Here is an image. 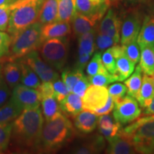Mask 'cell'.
Returning <instances> with one entry per match:
<instances>
[{
	"instance_id": "obj_40",
	"label": "cell",
	"mask_w": 154,
	"mask_h": 154,
	"mask_svg": "<svg viewBox=\"0 0 154 154\" xmlns=\"http://www.w3.org/2000/svg\"><path fill=\"white\" fill-rule=\"evenodd\" d=\"M54 88V96L58 102H60L69 94L68 88L63 82V80L58 79L52 82Z\"/></svg>"
},
{
	"instance_id": "obj_8",
	"label": "cell",
	"mask_w": 154,
	"mask_h": 154,
	"mask_svg": "<svg viewBox=\"0 0 154 154\" xmlns=\"http://www.w3.org/2000/svg\"><path fill=\"white\" fill-rule=\"evenodd\" d=\"M18 61L29 65L41 79L42 82H53L59 79V74L42 59L36 50L31 51Z\"/></svg>"
},
{
	"instance_id": "obj_6",
	"label": "cell",
	"mask_w": 154,
	"mask_h": 154,
	"mask_svg": "<svg viewBox=\"0 0 154 154\" xmlns=\"http://www.w3.org/2000/svg\"><path fill=\"white\" fill-rule=\"evenodd\" d=\"M121 134L131 140L137 153H154V121L140 125L129 135Z\"/></svg>"
},
{
	"instance_id": "obj_20",
	"label": "cell",
	"mask_w": 154,
	"mask_h": 154,
	"mask_svg": "<svg viewBox=\"0 0 154 154\" xmlns=\"http://www.w3.org/2000/svg\"><path fill=\"white\" fill-rule=\"evenodd\" d=\"M140 50V66L148 76L154 74V45L146 44L139 46Z\"/></svg>"
},
{
	"instance_id": "obj_52",
	"label": "cell",
	"mask_w": 154,
	"mask_h": 154,
	"mask_svg": "<svg viewBox=\"0 0 154 154\" xmlns=\"http://www.w3.org/2000/svg\"><path fill=\"white\" fill-rule=\"evenodd\" d=\"M16 0H0V5H11Z\"/></svg>"
},
{
	"instance_id": "obj_51",
	"label": "cell",
	"mask_w": 154,
	"mask_h": 154,
	"mask_svg": "<svg viewBox=\"0 0 154 154\" xmlns=\"http://www.w3.org/2000/svg\"><path fill=\"white\" fill-rule=\"evenodd\" d=\"M125 1L131 5H138L149 2L150 0H125Z\"/></svg>"
},
{
	"instance_id": "obj_17",
	"label": "cell",
	"mask_w": 154,
	"mask_h": 154,
	"mask_svg": "<svg viewBox=\"0 0 154 154\" xmlns=\"http://www.w3.org/2000/svg\"><path fill=\"white\" fill-rule=\"evenodd\" d=\"M99 121V117L92 111H82L75 116V126L79 131L84 134H89L96 129Z\"/></svg>"
},
{
	"instance_id": "obj_23",
	"label": "cell",
	"mask_w": 154,
	"mask_h": 154,
	"mask_svg": "<svg viewBox=\"0 0 154 154\" xmlns=\"http://www.w3.org/2000/svg\"><path fill=\"white\" fill-rule=\"evenodd\" d=\"M154 96V84L151 76L144 74L143 81L138 92L136 100L142 108H145L148 106L152 98Z\"/></svg>"
},
{
	"instance_id": "obj_1",
	"label": "cell",
	"mask_w": 154,
	"mask_h": 154,
	"mask_svg": "<svg viewBox=\"0 0 154 154\" xmlns=\"http://www.w3.org/2000/svg\"><path fill=\"white\" fill-rule=\"evenodd\" d=\"M44 116L39 107L23 110L12 123L8 147L11 153L37 152L44 126Z\"/></svg>"
},
{
	"instance_id": "obj_47",
	"label": "cell",
	"mask_w": 154,
	"mask_h": 154,
	"mask_svg": "<svg viewBox=\"0 0 154 154\" xmlns=\"http://www.w3.org/2000/svg\"><path fill=\"white\" fill-rule=\"evenodd\" d=\"M121 130V125L119 123L116 122V124L115 125L113 128L110 129H99V131L101 133L102 136L106 139L108 141L111 140V138L115 137L116 135H118L119 131Z\"/></svg>"
},
{
	"instance_id": "obj_31",
	"label": "cell",
	"mask_w": 154,
	"mask_h": 154,
	"mask_svg": "<svg viewBox=\"0 0 154 154\" xmlns=\"http://www.w3.org/2000/svg\"><path fill=\"white\" fill-rule=\"evenodd\" d=\"M96 29L90 31L79 36V51L92 56L95 51Z\"/></svg>"
},
{
	"instance_id": "obj_13",
	"label": "cell",
	"mask_w": 154,
	"mask_h": 154,
	"mask_svg": "<svg viewBox=\"0 0 154 154\" xmlns=\"http://www.w3.org/2000/svg\"><path fill=\"white\" fill-rule=\"evenodd\" d=\"M112 48L116 67V72L114 75L118 79V82H124L134 72L136 64L126 55L122 46L114 45Z\"/></svg>"
},
{
	"instance_id": "obj_24",
	"label": "cell",
	"mask_w": 154,
	"mask_h": 154,
	"mask_svg": "<svg viewBox=\"0 0 154 154\" xmlns=\"http://www.w3.org/2000/svg\"><path fill=\"white\" fill-rule=\"evenodd\" d=\"M23 109L11 98L0 107V124H7L14 121L22 112Z\"/></svg>"
},
{
	"instance_id": "obj_32",
	"label": "cell",
	"mask_w": 154,
	"mask_h": 154,
	"mask_svg": "<svg viewBox=\"0 0 154 154\" xmlns=\"http://www.w3.org/2000/svg\"><path fill=\"white\" fill-rule=\"evenodd\" d=\"M84 75H85L84 74V70L76 68V67L73 69H66L62 71L61 78L68 88L69 93L72 92L74 85Z\"/></svg>"
},
{
	"instance_id": "obj_14",
	"label": "cell",
	"mask_w": 154,
	"mask_h": 154,
	"mask_svg": "<svg viewBox=\"0 0 154 154\" xmlns=\"http://www.w3.org/2000/svg\"><path fill=\"white\" fill-rule=\"evenodd\" d=\"M121 23L118 14L113 9H109L100 23L98 32L120 41Z\"/></svg>"
},
{
	"instance_id": "obj_19",
	"label": "cell",
	"mask_w": 154,
	"mask_h": 154,
	"mask_svg": "<svg viewBox=\"0 0 154 154\" xmlns=\"http://www.w3.org/2000/svg\"><path fill=\"white\" fill-rule=\"evenodd\" d=\"M59 106L65 114L75 117L83 110L82 98L71 92L59 102Z\"/></svg>"
},
{
	"instance_id": "obj_12",
	"label": "cell",
	"mask_w": 154,
	"mask_h": 154,
	"mask_svg": "<svg viewBox=\"0 0 154 154\" xmlns=\"http://www.w3.org/2000/svg\"><path fill=\"white\" fill-rule=\"evenodd\" d=\"M111 2V0H76V11L101 20Z\"/></svg>"
},
{
	"instance_id": "obj_11",
	"label": "cell",
	"mask_w": 154,
	"mask_h": 154,
	"mask_svg": "<svg viewBox=\"0 0 154 154\" xmlns=\"http://www.w3.org/2000/svg\"><path fill=\"white\" fill-rule=\"evenodd\" d=\"M109 96L106 86L90 85L82 97L83 109L94 112L104 106Z\"/></svg>"
},
{
	"instance_id": "obj_48",
	"label": "cell",
	"mask_w": 154,
	"mask_h": 154,
	"mask_svg": "<svg viewBox=\"0 0 154 154\" xmlns=\"http://www.w3.org/2000/svg\"><path fill=\"white\" fill-rule=\"evenodd\" d=\"M114 105L115 103H114V101H113V99H112V97H111V96H109V98H108L106 103L104 106H103L102 108H101V109L95 111L94 113H95L98 116H101L103 114H109V113L113 109V108H114Z\"/></svg>"
},
{
	"instance_id": "obj_43",
	"label": "cell",
	"mask_w": 154,
	"mask_h": 154,
	"mask_svg": "<svg viewBox=\"0 0 154 154\" xmlns=\"http://www.w3.org/2000/svg\"><path fill=\"white\" fill-rule=\"evenodd\" d=\"M90 85H91V84H90L89 82H88V77H86L85 75H84V76L76 82V84H75L74 88H73L72 92L82 98L83 96L85 94L86 91L87 90V88H88V86Z\"/></svg>"
},
{
	"instance_id": "obj_15",
	"label": "cell",
	"mask_w": 154,
	"mask_h": 154,
	"mask_svg": "<svg viewBox=\"0 0 154 154\" xmlns=\"http://www.w3.org/2000/svg\"><path fill=\"white\" fill-rule=\"evenodd\" d=\"M71 32L72 27L69 22H54L44 24L41 32L42 43L50 38L65 37Z\"/></svg>"
},
{
	"instance_id": "obj_27",
	"label": "cell",
	"mask_w": 154,
	"mask_h": 154,
	"mask_svg": "<svg viewBox=\"0 0 154 154\" xmlns=\"http://www.w3.org/2000/svg\"><path fill=\"white\" fill-rule=\"evenodd\" d=\"M18 62L21 68L20 83L28 87L36 89L41 85V79L26 63L21 61H18Z\"/></svg>"
},
{
	"instance_id": "obj_53",
	"label": "cell",
	"mask_w": 154,
	"mask_h": 154,
	"mask_svg": "<svg viewBox=\"0 0 154 154\" xmlns=\"http://www.w3.org/2000/svg\"><path fill=\"white\" fill-rule=\"evenodd\" d=\"M3 79V76H2V65L0 64V83H1L2 80Z\"/></svg>"
},
{
	"instance_id": "obj_5",
	"label": "cell",
	"mask_w": 154,
	"mask_h": 154,
	"mask_svg": "<svg viewBox=\"0 0 154 154\" xmlns=\"http://www.w3.org/2000/svg\"><path fill=\"white\" fill-rule=\"evenodd\" d=\"M42 59L57 71H62L68 57L66 36L46 40L38 48Z\"/></svg>"
},
{
	"instance_id": "obj_45",
	"label": "cell",
	"mask_w": 154,
	"mask_h": 154,
	"mask_svg": "<svg viewBox=\"0 0 154 154\" xmlns=\"http://www.w3.org/2000/svg\"><path fill=\"white\" fill-rule=\"evenodd\" d=\"M98 124H99V129L106 130L113 128L116 124V121H115L114 122L112 117L109 114H103L101 115V116L99 118Z\"/></svg>"
},
{
	"instance_id": "obj_35",
	"label": "cell",
	"mask_w": 154,
	"mask_h": 154,
	"mask_svg": "<svg viewBox=\"0 0 154 154\" xmlns=\"http://www.w3.org/2000/svg\"><path fill=\"white\" fill-rule=\"evenodd\" d=\"M119 42H120L119 40L116 39L114 38L98 32L95 39V46L99 51H102L113 46L116 45Z\"/></svg>"
},
{
	"instance_id": "obj_34",
	"label": "cell",
	"mask_w": 154,
	"mask_h": 154,
	"mask_svg": "<svg viewBox=\"0 0 154 154\" xmlns=\"http://www.w3.org/2000/svg\"><path fill=\"white\" fill-rule=\"evenodd\" d=\"M88 82L91 85L106 86L111 83L118 82V79L114 74H111L110 73L106 74H98L94 76H88Z\"/></svg>"
},
{
	"instance_id": "obj_58",
	"label": "cell",
	"mask_w": 154,
	"mask_h": 154,
	"mask_svg": "<svg viewBox=\"0 0 154 154\" xmlns=\"http://www.w3.org/2000/svg\"><path fill=\"white\" fill-rule=\"evenodd\" d=\"M0 61H1V59H0Z\"/></svg>"
},
{
	"instance_id": "obj_30",
	"label": "cell",
	"mask_w": 154,
	"mask_h": 154,
	"mask_svg": "<svg viewBox=\"0 0 154 154\" xmlns=\"http://www.w3.org/2000/svg\"><path fill=\"white\" fill-rule=\"evenodd\" d=\"M42 113L46 121L54 119L57 115L61 113L58 101L54 96H48L42 99Z\"/></svg>"
},
{
	"instance_id": "obj_57",
	"label": "cell",
	"mask_w": 154,
	"mask_h": 154,
	"mask_svg": "<svg viewBox=\"0 0 154 154\" xmlns=\"http://www.w3.org/2000/svg\"><path fill=\"white\" fill-rule=\"evenodd\" d=\"M153 11H154V8H153Z\"/></svg>"
},
{
	"instance_id": "obj_37",
	"label": "cell",
	"mask_w": 154,
	"mask_h": 154,
	"mask_svg": "<svg viewBox=\"0 0 154 154\" xmlns=\"http://www.w3.org/2000/svg\"><path fill=\"white\" fill-rule=\"evenodd\" d=\"M101 59L103 65L108 72L111 74H115L116 72V59L112 47L107 49L106 51L103 52L101 55Z\"/></svg>"
},
{
	"instance_id": "obj_55",
	"label": "cell",
	"mask_w": 154,
	"mask_h": 154,
	"mask_svg": "<svg viewBox=\"0 0 154 154\" xmlns=\"http://www.w3.org/2000/svg\"><path fill=\"white\" fill-rule=\"evenodd\" d=\"M152 77V79H153V84H154V74L153 75V76H151Z\"/></svg>"
},
{
	"instance_id": "obj_49",
	"label": "cell",
	"mask_w": 154,
	"mask_h": 154,
	"mask_svg": "<svg viewBox=\"0 0 154 154\" xmlns=\"http://www.w3.org/2000/svg\"><path fill=\"white\" fill-rule=\"evenodd\" d=\"M91 57V56L88 54L78 51V59H77V62L76 64V68L84 70L86 65H87Z\"/></svg>"
},
{
	"instance_id": "obj_42",
	"label": "cell",
	"mask_w": 154,
	"mask_h": 154,
	"mask_svg": "<svg viewBox=\"0 0 154 154\" xmlns=\"http://www.w3.org/2000/svg\"><path fill=\"white\" fill-rule=\"evenodd\" d=\"M11 37L10 34L0 31V58L7 56L9 52Z\"/></svg>"
},
{
	"instance_id": "obj_21",
	"label": "cell",
	"mask_w": 154,
	"mask_h": 154,
	"mask_svg": "<svg viewBox=\"0 0 154 154\" xmlns=\"http://www.w3.org/2000/svg\"><path fill=\"white\" fill-rule=\"evenodd\" d=\"M2 76L5 82L12 90L20 83L21 68L19 63L9 61L2 65Z\"/></svg>"
},
{
	"instance_id": "obj_54",
	"label": "cell",
	"mask_w": 154,
	"mask_h": 154,
	"mask_svg": "<svg viewBox=\"0 0 154 154\" xmlns=\"http://www.w3.org/2000/svg\"><path fill=\"white\" fill-rule=\"evenodd\" d=\"M5 151H3L2 149H0V154H2V153H5V152H4Z\"/></svg>"
},
{
	"instance_id": "obj_26",
	"label": "cell",
	"mask_w": 154,
	"mask_h": 154,
	"mask_svg": "<svg viewBox=\"0 0 154 154\" xmlns=\"http://www.w3.org/2000/svg\"><path fill=\"white\" fill-rule=\"evenodd\" d=\"M58 16V0H45L42 5L38 22L42 24L57 22Z\"/></svg>"
},
{
	"instance_id": "obj_38",
	"label": "cell",
	"mask_w": 154,
	"mask_h": 154,
	"mask_svg": "<svg viewBox=\"0 0 154 154\" xmlns=\"http://www.w3.org/2000/svg\"><path fill=\"white\" fill-rule=\"evenodd\" d=\"M122 47L126 55L129 58L131 61L136 64L139 61L140 57V50L137 41L131 42L126 45H122Z\"/></svg>"
},
{
	"instance_id": "obj_22",
	"label": "cell",
	"mask_w": 154,
	"mask_h": 154,
	"mask_svg": "<svg viewBox=\"0 0 154 154\" xmlns=\"http://www.w3.org/2000/svg\"><path fill=\"white\" fill-rule=\"evenodd\" d=\"M138 46L154 45V17L148 15L144 18L137 37Z\"/></svg>"
},
{
	"instance_id": "obj_4",
	"label": "cell",
	"mask_w": 154,
	"mask_h": 154,
	"mask_svg": "<svg viewBox=\"0 0 154 154\" xmlns=\"http://www.w3.org/2000/svg\"><path fill=\"white\" fill-rule=\"evenodd\" d=\"M43 24L36 22L19 32L11 36V42L9 52L2 57V62L14 61L20 59L31 51L36 50L41 46V32Z\"/></svg>"
},
{
	"instance_id": "obj_2",
	"label": "cell",
	"mask_w": 154,
	"mask_h": 154,
	"mask_svg": "<svg viewBox=\"0 0 154 154\" xmlns=\"http://www.w3.org/2000/svg\"><path fill=\"white\" fill-rule=\"evenodd\" d=\"M74 128L66 115L60 113L54 119L46 121L42 128L38 153H51L60 149L72 139Z\"/></svg>"
},
{
	"instance_id": "obj_46",
	"label": "cell",
	"mask_w": 154,
	"mask_h": 154,
	"mask_svg": "<svg viewBox=\"0 0 154 154\" xmlns=\"http://www.w3.org/2000/svg\"><path fill=\"white\" fill-rule=\"evenodd\" d=\"M10 96L11 89L3 78V79L0 83V107L5 104Z\"/></svg>"
},
{
	"instance_id": "obj_10",
	"label": "cell",
	"mask_w": 154,
	"mask_h": 154,
	"mask_svg": "<svg viewBox=\"0 0 154 154\" xmlns=\"http://www.w3.org/2000/svg\"><path fill=\"white\" fill-rule=\"evenodd\" d=\"M11 98L25 109H34L38 108L41 102L39 93L36 88H32L19 84L12 89Z\"/></svg>"
},
{
	"instance_id": "obj_7",
	"label": "cell",
	"mask_w": 154,
	"mask_h": 154,
	"mask_svg": "<svg viewBox=\"0 0 154 154\" xmlns=\"http://www.w3.org/2000/svg\"><path fill=\"white\" fill-rule=\"evenodd\" d=\"M113 116L114 120L121 125H126L137 119L141 113V109L136 98L129 95L116 102Z\"/></svg>"
},
{
	"instance_id": "obj_18",
	"label": "cell",
	"mask_w": 154,
	"mask_h": 154,
	"mask_svg": "<svg viewBox=\"0 0 154 154\" xmlns=\"http://www.w3.org/2000/svg\"><path fill=\"white\" fill-rule=\"evenodd\" d=\"M99 21V19L94 17L85 16L76 11L71 22L72 23V29L74 34L79 37L82 34L94 29L96 23Z\"/></svg>"
},
{
	"instance_id": "obj_9",
	"label": "cell",
	"mask_w": 154,
	"mask_h": 154,
	"mask_svg": "<svg viewBox=\"0 0 154 154\" xmlns=\"http://www.w3.org/2000/svg\"><path fill=\"white\" fill-rule=\"evenodd\" d=\"M142 23L143 17L138 11H131L126 14L121 23L120 42L122 45L137 41Z\"/></svg>"
},
{
	"instance_id": "obj_3",
	"label": "cell",
	"mask_w": 154,
	"mask_h": 154,
	"mask_svg": "<svg viewBox=\"0 0 154 154\" xmlns=\"http://www.w3.org/2000/svg\"><path fill=\"white\" fill-rule=\"evenodd\" d=\"M45 0H16L10 5V17L7 32L16 35L31 24L38 21Z\"/></svg>"
},
{
	"instance_id": "obj_36",
	"label": "cell",
	"mask_w": 154,
	"mask_h": 154,
	"mask_svg": "<svg viewBox=\"0 0 154 154\" xmlns=\"http://www.w3.org/2000/svg\"><path fill=\"white\" fill-rule=\"evenodd\" d=\"M12 123L0 124V149L3 151L8 149L10 142Z\"/></svg>"
},
{
	"instance_id": "obj_39",
	"label": "cell",
	"mask_w": 154,
	"mask_h": 154,
	"mask_svg": "<svg viewBox=\"0 0 154 154\" xmlns=\"http://www.w3.org/2000/svg\"><path fill=\"white\" fill-rule=\"evenodd\" d=\"M108 91H109V96L112 97L113 101L116 103L120 101L126 96L127 88L125 84H121V83H116L109 86Z\"/></svg>"
},
{
	"instance_id": "obj_16",
	"label": "cell",
	"mask_w": 154,
	"mask_h": 154,
	"mask_svg": "<svg viewBox=\"0 0 154 154\" xmlns=\"http://www.w3.org/2000/svg\"><path fill=\"white\" fill-rule=\"evenodd\" d=\"M106 153L109 154H131L136 153V150L131 140L121 134V131L118 135L111 138L109 141Z\"/></svg>"
},
{
	"instance_id": "obj_25",
	"label": "cell",
	"mask_w": 154,
	"mask_h": 154,
	"mask_svg": "<svg viewBox=\"0 0 154 154\" xmlns=\"http://www.w3.org/2000/svg\"><path fill=\"white\" fill-rule=\"evenodd\" d=\"M76 11V0H58L57 22H72Z\"/></svg>"
},
{
	"instance_id": "obj_50",
	"label": "cell",
	"mask_w": 154,
	"mask_h": 154,
	"mask_svg": "<svg viewBox=\"0 0 154 154\" xmlns=\"http://www.w3.org/2000/svg\"><path fill=\"white\" fill-rule=\"evenodd\" d=\"M143 114L145 115H151L154 114V96L152 98L149 103L146 107L144 108Z\"/></svg>"
},
{
	"instance_id": "obj_29",
	"label": "cell",
	"mask_w": 154,
	"mask_h": 154,
	"mask_svg": "<svg viewBox=\"0 0 154 154\" xmlns=\"http://www.w3.org/2000/svg\"><path fill=\"white\" fill-rule=\"evenodd\" d=\"M140 65L136 66L135 71L132 73V74L129 76L128 79L125 80L124 84L127 88V93L128 95L136 98L137 96L138 92L140 91V86L143 81V75Z\"/></svg>"
},
{
	"instance_id": "obj_44",
	"label": "cell",
	"mask_w": 154,
	"mask_h": 154,
	"mask_svg": "<svg viewBox=\"0 0 154 154\" xmlns=\"http://www.w3.org/2000/svg\"><path fill=\"white\" fill-rule=\"evenodd\" d=\"M39 93L40 98L42 99L44 98L48 97V96H54V88L52 82H42L38 87L36 88Z\"/></svg>"
},
{
	"instance_id": "obj_41",
	"label": "cell",
	"mask_w": 154,
	"mask_h": 154,
	"mask_svg": "<svg viewBox=\"0 0 154 154\" xmlns=\"http://www.w3.org/2000/svg\"><path fill=\"white\" fill-rule=\"evenodd\" d=\"M10 12V5H0V31L5 32L7 29Z\"/></svg>"
},
{
	"instance_id": "obj_33",
	"label": "cell",
	"mask_w": 154,
	"mask_h": 154,
	"mask_svg": "<svg viewBox=\"0 0 154 154\" xmlns=\"http://www.w3.org/2000/svg\"><path fill=\"white\" fill-rule=\"evenodd\" d=\"M86 73L88 76H94L98 74L109 73L105 68L101 59V51H96L94 54L91 61L86 65Z\"/></svg>"
},
{
	"instance_id": "obj_28",
	"label": "cell",
	"mask_w": 154,
	"mask_h": 154,
	"mask_svg": "<svg viewBox=\"0 0 154 154\" xmlns=\"http://www.w3.org/2000/svg\"><path fill=\"white\" fill-rule=\"evenodd\" d=\"M105 147L104 137L101 135L94 136L92 139L87 143L82 144L79 147L76 148L73 152L74 153L88 154L96 153L101 151Z\"/></svg>"
},
{
	"instance_id": "obj_56",
	"label": "cell",
	"mask_w": 154,
	"mask_h": 154,
	"mask_svg": "<svg viewBox=\"0 0 154 154\" xmlns=\"http://www.w3.org/2000/svg\"><path fill=\"white\" fill-rule=\"evenodd\" d=\"M111 2H114V1H116V0H111Z\"/></svg>"
}]
</instances>
